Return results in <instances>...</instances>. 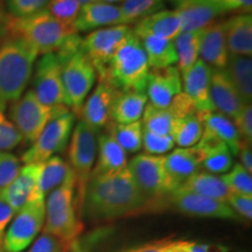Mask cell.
<instances>
[{
  "label": "cell",
  "mask_w": 252,
  "mask_h": 252,
  "mask_svg": "<svg viewBox=\"0 0 252 252\" xmlns=\"http://www.w3.org/2000/svg\"><path fill=\"white\" fill-rule=\"evenodd\" d=\"M149 208L127 166L119 171L91 176L82 214L94 220H111Z\"/></svg>",
  "instance_id": "obj_1"
},
{
  "label": "cell",
  "mask_w": 252,
  "mask_h": 252,
  "mask_svg": "<svg viewBox=\"0 0 252 252\" xmlns=\"http://www.w3.org/2000/svg\"><path fill=\"white\" fill-rule=\"evenodd\" d=\"M39 53L19 37L0 45V103L14 102L23 96L32 80Z\"/></svg>",
  "instance_id": "obj_2"
},
{
  "label": "cell",
  "mask_w": 252,
  "mask_h": 252,
  "mask_svg": "<svg viewBox=\"0 0 252 252\" xmlns=\"http://www.w3.org/2000/svg\"><path fill=\"white\" fill-rule=\"evenodd\" d=\"M81 41L77 33L72 34L55 53L62 62L65 106L75 113L80 112L97 78L93 63L81 48Z\"/></svg>",
  "instance_id": "obj_3"
},
{
  "label": "cell",
  "mask_w": 252,
  "mask_h": 252,
  "mask_svg": "<svg viewBox=\"0 0 252 252\" xmlns=\"http://www.w3.org/2000/svg\"><path fill=\"white\" fill-rule=\"evenodd\" d=\"M150 65L141 41L133 32L128 34L108 63L102 80L118 91H146Z\"/></svg>",
  "instance_id": "obj_4"
},
{
  "label": "cell",
  "mask_w": 252,
  "mask_h": 252,
  "mask_svg": "<svg viewBox=\"0 0 252 252\" xmlns=\"http://www.w3.org/2000/svg\"><path fill=\"white\" fill-rule=\"evenodd\" d=\"M43 232L50 234L64 243L75 241L83 231L76 201V179L72 171L65 180L45 201V224Z\"/></svg>",
  "instance_id": "obj_5"
},
{
  "label": "cell",
  "mask_w": 252,
  "mask_h": 252,
  "mask_svg": "<svg viewBox=\"0 0 252 252\" xmlns=\"http://www.w3.org/2000/svg\"><path fill=\"white\" fill-rule=\"evenodd\" d=\"M5 27L12 36L30 43L39 55L56 53L69 36L77 33L74 27L64 26L52 17L46 8L28 17H9Z\"/></svg>",
  "instance_id": "obj_6"
},
{
  "label": "cell",
  "mask_w": 252,
  "mask_h": 252,
  "mask_svg": "<svg viewBox=\"0 0 252 252\" xmlns=\"http://www.w3.org/2000/svg\"><path fill=\"white\" fill-rule=\"evenodd\" d=\"M97 135L98 132L86 123L80 122L72 128L69 145V166L76 179V201L80 215H82L84 194L97 157Z\"/></svg>",
  "instance_id": "obj_7"
},
{
  "label": "cell",
  "mask_w": 252,
  "mask_h": 252,
  "mask_svg": "<svg viewBox=\"0 0 252 252\" xmlns=\"http://www.w3.org/2000/svg\"><path fill=\"white\" fill-rule=\"evenodd\" d=\"M68 111L70 110L65 105H45L37 99L35 94L30 90L20 98L12 102L8 110V118L23 137V140L32 144L53 118Z\"/></svg>",
  "instance_id": "obj_8"
},
{
  "label": "cell",
  "mask_w": 252,
  "mask_h": 252,
  "mask_svg": "<svg viewBox=\"0 0 252 252\" xmlns=\"http://www.w3.org/2000/svg\"><path fill=\"white\" fill-rule=\"evenodd\" d=\"M74 122L75 115L70 111L53 118L32 143L30 149L23 154L21 162L24 165L41 163L63 152L70 140Z\"/></svg>",
  "instance_id": "obj_9"
},
{
  "label": "cell",
  "mask_w": 252,
  "mask_h": 252,
  "mask_svg": "<svg viewBox=\"0 0 252 252\" xmlns=\"http://www.w3.org/2000/svg\"><path fill=\"white\" fill-rule=\"evenodd\" d=\"M163 160L165 156L141 153L132 158L131 161L127 163V168L135 185L151 209L161 206L163 198L167 196Z\"/></svg>",
  "instance_id": "obj_10"
},
{
  "label": "cell",
  "mask_w": 252,
  "mask_h": 252,
  "mask_svg": "<svg viewBox=\"0 0 252 252\" xmlns=\"http://www.w3.org/2000/svg\"><path fill=\"white\" fill-rule=\"evenodd\" d=\"M45 201L31 200L15 213L6 230V252H23L35 241L45 224Z\"/></svg>",
  "instance_id": "obj_11"
},
{
  "label": "cell",
  "mask_w": 252,
  "mask_h": 252,
  "mask_svg": "<svg viewBox=\"0 0 252 252\" xmlns=\"http://www.w3.org/2000/svg\"><path fill=\"white\" fill-rule=\"evenodd\" d=\"M131 32L132 28L127 25H119L94 30L82 39L81 48L93 63L99 80L105 75L112 55Z\"/></svg>",
  "instance_id": "obj_12"
},
{
  "label": "cell",
  "mask_w": 252,
  "mask_h": 252,
  "mask_svg": "<svg viewBox=\"0 0 252 252\" xmlns=\"http://www.w3.org/2000/svg\"><path fill=\"white\" fill-rule=\"evenodd\" d=\"M33 72L32 91L35 94L37 99L48 106L65 105L62 82V62L58 55L55 53L42 55Z\"/></svg>",
  "instance_id": "obj_13"
},
{
  "label": "cell",
  "mask_w": 252,
  "mask_h": 252,
  "mask_svg": "<svg viewBox=\"0 0 252 252\" xmlns=\"http://www.w3.org/2000/svg\"><path fill=\"white\" fill-rule=\"evenodd\" d=\"M163 202L168 203L175 210L185 215L241 220V217L224 201H219L215 198L187 193V191H173L163 198L162 204Z\"/></svg>",
  "instance_id": "obj_14"
},
{
  "label": "cell",
  "mask_w": 252,
  "mask_h": 252,
  "mask_svg": "<svg viewBox=\"0 0 252 252\" xmlns=\"http://www.w3.org/2000/svg\"><path fill=\"white\" fill-rule=\"evenodd\" d=\"M202 167V154L197 146L179 147L165 156V190L171 194L178 190L181 185L195 173L200 172Z\"/></svg>",
  "instance_id": "obj_15"
},
{
  "label": "cell",
  "mask_w": 252,
  "mask_h": 252,
  "mask_svg": "<svg viewBox=\"0 0 252 252\" xmlns=\"http://www.w3.org/2000/svg\"><path fill=\"white\" fill-rule=\"evenodd\" d=\"M191 112H196V110L190 99L182 91L174 97V99L166 108H159L151 103L147 104L141 116V124L145 130L154 133L172 135L176 119Z\"/></svg>",
  "instance_id": "obj_16"
},
{
  "label": "cell",
  "mask_w": 252,
  "mask_h": 252,
  "mask_svg": "<svg viewBox=\"0 0 252 252\" xmlns=\"http://www.w3.org/2000/svg\"><path fill=\"white\" fill-rule=\"evenodd\" d=\"M213 69L198 59L189 70L182 75V91L193 103L196 112L215 111L210 99V77Z\"/></svg>",
  "instance_id": "obj_17"
},
{
  "label": "cell",
  "mask_w": 252,
  "mask_h": 252,
  "mask_svg": "<svg viewBox=\"0 0 252 252\" xmlns=\"http://www.w3.org/2000/svg\"><path fill=\"white\" fill-rule=\"evenodd\" d=\"M146 93L151 104L159 108L168 106L174 97L182 93V78L178 68L172 65L150 70Z\"/></svg>",
  "instance_id": "obj_18"
},
{
  "label": "cell",
  "mask_w": 252,
  "mask_h": 252,
  "mask_svg": "<svg viewBox=\"0 0 252 252\" xmlns=\"http://www.w3.org/2000/svg\"><path fill=\"white\" fill-rule=\"evenodd\" d=\"M117 91L106 82L99 81L78 112L81 113V122L97 132L104 127L110 121V109Z\"/></svg>",
  "instance_id": "obj_19"
},
{
  "label": "cell",
  "mask_w": 252,
  "mask_h": 252,
  "mask_svg": "<svg viewBox=\"0 0 252 252\" xmlns=\"http://www.w3.org/2000/svg\"><path fill=\"white\" fill-rule=\"evenodd\" d=\"M125 25L119 6L106 2L90 1L81 6L75 20L74 28L77 32H93L104 27Z\"/></svg>",
  "instance_id": "obj_20"
},
{
  "label": "cell",
  "mask_w": 252,
  "mask_h": 252,
  "mask_svg": "<svg viewBox=\"0 0 252 252\" xmlns=\"http://www.w3.org/2000/svg\"><path fill=\"white\" fill-rule=\"evenodd\" d=\"M209 91L215 111L222 113L234 122L243 108L244 103L238 96L224 69H213Z\"/></svg>",
  "instance_id": "obj_21"
},
{
  "label": "cell",
  "mask_w": 252,
  "mask_h": 252,
  "mask_svg": "<svg viewBox=\"0 0 252 252\" xmlns=\"http://www.w3.org/2000/svg\"><path fill=\"white\" fill-rule=\"evenodd\" d=\"M175 11L180 17L182 32L201 30L224 14L219 4L209 0H181Z\"/></svg>",
  "instance_id": "obj_22"
},
{
  "label": "cell",
  "mask_w": 252,
  "mask_h": 252,
  "mask_svg": "<svg viewBox=\"0 0 252 252\" xmlns=\"http://www.w3.org/2000/svg\"><path fill=\"white\" fill-rule=\"evenodd\" d=\"M40 163H27L20 167L13 181L0 191V198L5 201L15 213L20 210L33 196L35 190Z\"/></svg>",
  "instance_id": "obj_23"
},
{
  "label": "cell",
  "mask_w": 252,
  "mask_h": 252,
  "mask_svg": "<svg viewBox=\"0 0 252 252\" xmlns=\"http://www.w3.org/2000/svg\"><path fill=\"white\" fill-rule=\"evenodd\" d=\"M132 32L138 37L152 35L166 40H174L182 33L181 20L175 9H162L135 23Z\"/></svg>",
  "instance_id": "obj_24"
},
{
  "label": "cell",
  "mask_w": 252,
  "mask_h": 252,
  "mask_svg": "<svg viewBox=\"0 0 252 252\" xmlns=\"http://www.w3.org/2000/svg\"><path fill=\"white\" fill-rule=\"evenodd\" d=\"M198 56H200V60H202L212 69L225 68L229 52L225 41L224 21L223 23L214 21L213 24L204 28Z\"/></svg>",
  "instance_id": "obj_25"
},
{
  "label": "cell",
  "mask_w": 252,
  "mask_h": 252,
  "mask_svg": "<svg viewBox=\"0 0 252 252\" xmlns=\"http://www.w3.org/2000/svg\"><path fill=\"white\" fill-rule=\"evenodd\" d=\"M225 41L230 55H252V17L237 14L224 21Z\"/></svg>",
  "instance_id": "obj_26"
},
{
  "label": "cell",
  "mask_w": 252,
  "mask_h": 252,
  "mask_svg": "<svg viewBox=\"0 0 252 252\" xmlns=\"http://www.w3.org/2000/svg\"><path fill=\"white\" fill-rule=\"evenodd\" d=\"M196 146L202 154V167L208 173L223 174L231 169L232 153L222 140L203 132Z\"/></svg>",
  "instance_id": "obj_27"
},
{
  "label": "cell",
  "mask_w": 252,
  "mask_h": 252,
  "mask_svg": "<svg viewBox=\"0 0 252 252\" xmlns=\"http://www.w3.org/2000/svg\"><path fill=\"white\" fill-rule=\"evenodd\" d=\"M197 115L202 121L204 133L222 140L231 151L232 156H238L244 140L239 135L234 122L217 111L197 112Z\"/></svg>",
  "instance_id": "obj_28"
},
{
  "label": "cell",
  "mask_w": 252,
  "mask_h": 252,
  "mask_svg": "<svg viewBox=\"0 0 252 252\" xmlns=\"http://www.w3.org/2000/svg\"><path fill=\"white\" fill-rule=\"evenodd\" d=\"M147 105V96L138 91H117L110 109V119L117 124L140 121Z\"/></svg>",
  "instance_id": "obj_29"
},
{
  "label": "cell",
  "mask_w": 252,
  "mask_h": 252,
  "mask_svg": "<svg viewBox=\"0 0 252 252\" xmlns=\"http://www.w3.org/2000/svg\"><path fill=\"white\" fill-rule=\"evenodd\" d=\"M97 154L98 159L94 166L91 176L116 172L127 166L126 152L108 132L97 138Z\"/></svg>",
  "instance_id": "obj_30"
},
{
  "label": "cell",
  "mask_w": 252,
  "mask_h": 252,
  "mask_svg": "<svg viewBox=\"0 0 252 252\" xmlns=\"http://www.w3.org/2000/svg\"><path fill=\"white\" fill-rule=\"evenodd\" d=\"M70 171L69 163L59 156H54L41 162L36 187L31 200H46L49 193L65 180Z\"/></svg>",
  "instance_id": "obj_31"
},
{
  "label": "cell",
  "mask_w": 252,
  "mask_h": 252,
  "mask_svg": "<svg viewBox=\"0 0 252 252\" xmlns=\"http://www.w3.org/2000/svg\"><path fill=\"white\" fill-rule=\"evenodd\" d=\"M178 190L215 198V200L224 201V202H226V198L230 194L222 176L208 172L195 173L181 185Z\"/></svg>",
  "instance_id": "obj_32"
},
{
  "label": "cell",
  "mask_w": 252,
  "mask_h": 252,
  "mask_svg": "<svg viewBox=\"0 0 252 252\" xmlns=\"http://www.w3.org/2000/svg\"><path fill=\"white\" fill-rule=\"evenodd\" d=\"M225 74L235 87L244 104L252 102V61L251 58L230 55L226 61Z\"/></svg>",
  "instance_id": "obj_33"
},
{
  "label": "cell",
  "mask_w": 252,
  "mask_h": 252,
  "mask_svg": "<svg viewBox=\"0 0 252 252\" xmlns=\"http://www.w3.org/2000/svg\"><path fill=\"white\" fill-rule=\"evenodd\" d=\"M139 39L146 53L150 69H163L178 63V53L173 40L152 35H146Z\"/></svg>",
  "instance_id": "obj_34"
},
{
  "label": "cell",
  "mask_w": 252,
  "mask_h": 252,
  "mask_svg": "<svg viewBox=\"0 0 252 252\" xmlns=\"http://www.w3.org/2000/svg\"><path fill=\"white\" fill-rule=\"evenodd\" d=\"M204 28L190 32H182L173 40L176 53H178V63H176L178 67L176 68H178L181 76L193 67L194 63L198 60V50H200Z\"/></svg>",
  "instance_id": "obj_35"
},
{
  "label": "cell",
  "mask_w": 252,
  "mask_h": 252,
  "mask_svg": "<svg viewBox=\"0 0 252 252\" xmlns=\"http://www.w3.org/2000/svg\"><path fill=\"white\" fill-rule=\"evenodd\" d=\"M203 134V124L197 112L182 116L175 121L172 137L175 145L180 147L195 146Z\"/></svg>",
  "instance_id": "obj_36"
},
{
  "label": "cell",
  "mask_w": 252,
  "mask_h": 252,
  "mask_svg": "<svg viewBox=\"0 0 252 252\" xmlns=\"http://www.w3.org/2000/svg\"><path fill=\"white\" fill-rule=\"evenodd\" d=\"M108 133L115 138L126 153H135L143 147V124L140 121L128 124H109Z\"/></svg>",
  "instance_id": "obj_37"
},
{
  "label": "cell",
  "mask_w": 252,
  "mask_h": 252,
  "mask_svg": "<svg viewBox=\"0 0 252 252\" xmlns=\"http://www.w3.org/2000/svg\"><path fill=\"white\" fill-rule=\"evenodd\" d=\"M165 7V0H124L121 8L124 24L130 26L138 23L141 19L162 11Z\"/></svg>",
  "instance_id": "obj_38"
},
{
  "label": "cell",
  "mask_w": 252,
  "mask_h": 252,
  "mask_svg": "<svg viewBox=\"0 0 252 252\" xmlns=\"http://www.w3.org/2000/svg\"><path fill=\"white\" fill-rule=\"evenodd\" d=\"M222 179L230 194L252 195V175L241 163L232 166Z\"/></svg>",
  "instance_id": "obj_39"
},
{
  "label": "cell",
  "mask_w": 252,
  "mask_h": 252,
  "mask_svg": "<svg viewBox=\"0 0 252 252\" xmlns=\"http://www.w3.org/2000/svg\"><path fill=\"white\" fill-rule=\"evenodd\" d=\"M81 6L78 0H49L46 9L64 26L74 27Z\"/></svg>",
  "instance_id": "obj_40"
},
{
  "label": "cell",
  "mask_w": 252,
  "mask_h": 252,
  "mask_svg": "<svg viewBox=\"0 0 252 252\" xmlns=\"http://www.w3.org/2000/svg\"><path fill=\"white\" fill-rule=\"evenodd\" d=\"M6 104L0 103V152H8L23 141L13 123L5 113Z\"/></svg>",
  "instance_id": "obj_41"
},
{
  "label": "cell",
  "mask_w": 252,
  "mask_h": 252,
  "mask_svg": "<svg viewBox=\"0 0 252 252\" xmlns=\"http://www.w3.org/2000/svg\"><path fill=\"white\" fill-rule=\"evenodd\" d=\"M175 146L172 135L159 134L145 130L143 127V147L147 154L152 156H163Z\"/></svg>",
  "instance_id": "obj_42"
},
{
  "label": "cell",
  "mask_w": 252,
  "mask_h": 252,
  "mask_svg": "<svg viewBox=\"0 0 252 252\" xmlns=\"http://www.w3.org/2000/svg\"><path fill=\"white\" fill-rule=\"evenodd\" d=\"M20 167V160L14 154L0 152V191L14 180Z\"/></svg>",
  "instance_id": "obj_43"
},
{
  "label": "cell",
  "mask_w": 252,
  "mask_h": 252,
  "mask_svg": "<svg viewBox=\"0 0 252 252\" xmlns=\"http://www.w3.org/2000/svg\"><path fill=\"white\" fill-rule=\"evenodd\" d=\"M49 0H6L11 17L24 18L47 7Z\"/></svg>",
  "instance_id": "obj_44"
},
{
  "label": "cell",
  "mask_w": 252,
  "mask_h": 252,
  "mask_svg": "<svg viewBox=\"0 0 252 252\" xmlns=\"http://www.w3.org/2000/svg\"><path fill=\"white\" fill-rule=\"evenodd\" d=\"M234 124L239 135L244 141L251 144L252 141V106L251 104H244L241 112L235 118Z\"/></svg>",
  "instance_id": "obj_45"
},
{
  "label": "cell",
  "mask_w": 252,
  "mask_h": 252,
  "mask_svg": "<svg viewBox=\"0 0 252 252\" xmlns=\"http://www.w3.org/2000/svg\"><path fill=\"white\" fill-rule=\"evenodd\" d=\"M226 203L231 207V209L241 217L247 220L252 219V195H239L229 194L226 198Z\"/></svg>",
  "instance_id": "obj_46"
},
{
  "label": "cell",
  "mask_w": 252,
  "mask_h": 252,
  "mask_svg": "<svg viewBox=\"0 0 252 252\" xmlns=\"http://www.w3.org/2000/svg\"><path fill=\"white\" fill-rule=\"evenodd\" d=\"M64 244V242L55 236L43 232L34 241L27 252H62Z\"/></svg>",
  "instance_id": "obj_47"
},
{
  "label": "cell",
  "mask_w": 252,
  "mask_h": 252,
  "mask_svg": "<svg viewBox=\"0 0 252 252\" xmlns=\"http://www.w3.org/2000/svg\"><path fill=\"white\" fill-rule=\"evenodd\" d=\"M15 212L5 201L0 198V252H5L4 239L9 223L13 220Z\"/></svg>",
  "instance_id": "obj_48"
},
{
  "label": "cell",
  "mask_w": 252,
  "mask_h": 252,
  "mask_svg": "<svg viewBox=\"0 0 252 252\" xmlns=\"http://www.w3.org/2000/svg\"><path fill=\"white\" fill-rule=\"evenodd\" d=\"M220 6L224 13L231 12L238 14H251L252 0H224Z\"/></svg>",
  "instance_id": "obj_49"
},
{
  "label": "cell",
  "mask_w": 252,
  "mask_h": 252,
  "mask_svg": "<svg viewBox=\"0 0 252 252\" xmlns=\"http://www.w3.org/2000/svg\"><path fill=\"white\" fill-rule=\"evenodd\" d=\"M162 252H191L188 241H166L161 245Z\"/></svg>",
  "instance_id": "obj_50"
},
{
  "label": "cell",
  "mask_w": 252,
  "mask_h": 252,
  "mask_svg": "<svg viewBox=\"0 0 252 252\" xmlns=\"http://www.w3.org/2000/svg\"><path fill=\"white\" fill-rule=\"evenodd\" d=\"M239 159H241V165L244 167L249 173H252V151H251V144L243 141L242 144L241 150L238 152Z\"/></svg>",
  "instance_id": "obj_51"
},
{
  "label": "cell",
  "mask_w": 252,
  "mask_h": 252,
  "mask_svg": "<svg viewBox=\"0 0 252 252\" xmlns=\"http://www.w3.org/2000/svg\"><path fill=\"white\" fill-rule=\"evenodd\" d=\"M162 241L159 242H151L143 245H138V247L127 249V250L123 252H162L161 250Z\"/></svg>",
  "instance_id": "obj_52"
},
{
  "label": "cell",
  "mask_w": 252,
  "mask_h": 252,
  "mask_svg": "<svg viewBox=\"0 0 252 252\" xmlns=\"http://www.w3.org/2000/svg\"><path fill=\"white\" fill-rule=\"evenodd\" d=\"M189 248L191 252H228L220 247L219 248L207 243H197V242H189Z\"/></svg>",
  "instance_id": "obj_53"
},
{
  "label": "cell",
  "mask_w": 252,
  "mask_h": 252,
  "mask_svg": "<svg viewBox=\"0 0 252 252\" xmlns=\"http://www.w3.org/2000/svg\"><path fill=\"white\" fill-rule=\"evenodd\" d=\"M90 1L106 2V4H115V2H121V1H124V0H90Z\"/></svg>",
  "instance_id": "obj_54"
},
{
  "label": "cell",
  "mask_w": 252,
  "mask_h": 252,
  "mask_svg": "<svg viewBox=\"0 0 252 252\" xmlns=\"http://www.w3.org/2000/svg\"><path fill=\"white\" fill-rule=\"evenodd\" d=\"M5 32H6V27H5V25H2L1 23H0V39H1V37L4 36Z\"/></svg>",
  "instance_id": "obj_55"
},
{
  "label": "cell",
  "mask_w": 252,
  "mask_h": 252,
  "mask_svg": "<svg viewBox=\"0 0 252 252\" xmlns=\"http://www.w3.org/2000/svg\"><path fill=\"white\" fill-rule=\"evenodd\" d=\"M209 1H213V2H215V4H222L223 1H224V0H209Z\"/></svg>",
  "instance_id": "obj_56"
},
{
  "label": "cell",
  "mask_w": 252,
  "mask_h": 252,
  "mask_svg": "<svg viewBox=\"0 0 252 252\" xmlns=\"http://www.w3.org/2000/svg\"><path fill=\"white\" fill-rule=\"evenodd\" d=\"M78 1L81 2V5H83V4H87V2H90V0H78Z\"/></svg>",
  "instance_id": "obj_57"
},
{
  "label": "cell",
  "mask_w": 252,
  "mask_h": 252,
  "mask_svg": "<svg viewBox=\"0 0 252 252\" xmlns=\"http://www.w3.org/2000/svg\"><path fill=\"white\" fill-rule=\"evenodd\" d=\"M169 1H171V2H173V4H179V2H180L181 1V0H169Z\"/></svg>",
  "instance_id": "obj_58"
}]
</instances>
